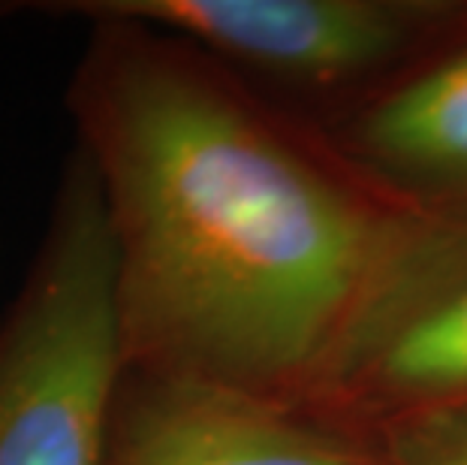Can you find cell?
Here are the masks:
<instances>
[{
    "label": "cell",
    "instance_id": "obj_4",
    "mask_svg": "<svg viewBox=\"0 0 467 465\" xmlns=\"http://www.w3.org/2000/svg\"><path fill=\"white\" fill-rule=\"evenodd\" d=\"M326 375L410 411L467 402V227L395 230Z\"/></svg>",
    "mask_w": 467,
    "mask_h": 465
},
{
    "label": "cell",
    "instance_id": "obj_3",
    "mask_svg": "<svg viewBox=\"0 0 467 465\" xmlns=\"http://www.w3.org/2000/svg\"><path fill=\"white\" fill-rule=\"evenodd\" d=\"M82 16L169 34L263 73L307 82L374 70L410 39L422 6L386 0H69L0 4V13Z\"/></svg>",
    "mask_w": 467,
    "mask_h": 465
},
{
    "label": "cell",
    "instance_id": "obj_1",
    "mask_svg": "<svg viewBox=\"0 0 467 465\" xmlns=\"http://www.w3.org/2000/svg\"><path fill=\"white\" fill-rule=\"evenodd\" d=\"M69 106L112 217L127 365L265 396L323 375L395 230L182 39L97 22Z\"/></svg>",
    "mask_w": 467,
    "mask_h": 465
},
{
    "label": "cell",
    "instance_id": "obj_6",
    "mask_svg": "<svg viewBox=\"0 0 467 465\" xmlns=\"http://www.w3.org/2000/svg\"><path fill=\"white\" fill-rule=\"evenodd\" d=\"M362 143L392 173L467 185V52L386 94L365 118Z\"/></svg>",
    "mask_w": 467,
    "mask_h": 465
},
{
    "label": "cell",
    "instance_id": "obj_7",
    "mask_svg": "<svg viewBox=\"0 0 467 465\" xmlns=\"http://www.w3.org/2000/svg\"><path fill=\"white\" fill-rule=\"evenodd\" d=\"M389 448L395 465H467V402L407 411Z\"/></svg>",
    "mask_w": 467,
    "mask_h": 465
},
{
    "label": "cell",
    "instance_id": "obj_2",
    "mask_svg": "<svg viewBox=\"0 0 467 465\" xmlns=\"http://www.w3.org/2000/svg\"><path fill=\"white\" fill-rule=\"evenodd\" d=\"M127 369L112 217L78 145L0 321V465H109Z\"/></svg>",
    "mask_w": 467,
    "mask_h": 465
},
{
    "label": "cell",
    "instance_id": "obj_5",
    "mask_svg": "<svg viewBox=\"0 0 467 465\" xmlns=\"http://www.w3.org/2000/svg\"><path fill=\"white\" fill-rule=\"evenodd\" d=\"M109 465H374L272 396L127 369Z\"/></svg>",
    "mask_w": 467,
    "mask_h": 465
}]
</instances>
